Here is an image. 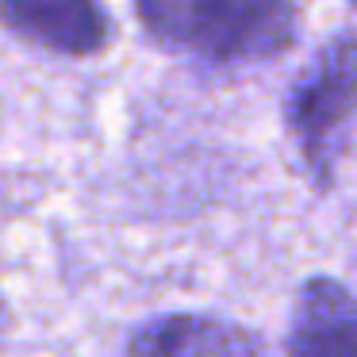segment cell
Listing matches in <instances>:
<instances>
[{
  "instance_id": "cell-1",
  "label": "cell",
  "mask_w": 357,
  "mask_h": 357,
  "mask_svg": "<svg viewBox=\"0 0 357 357\" xmlns=\"http://www.w3.org/2000/svg\"><path fill=\"white\" fill-rule=\"evenodd\" d=\"M142 27L162 47L211 66L269 62L296 43V0H135Z\"/></svg>"
},
{
  "instance_id": "cell-2",
  "label": "cell",
  "mask_w": 357,
  "mask_h": 357,
  "mask_svg": "<svg viewBox=\"0 0 357 357\" xmlns=\"http://www.w3.org/2000/svg\"><path fill=\"white\" fill-rule=\"evenodd\" d=\"M357 119V31L323 43L284 100V123L319 188H331L334 165Z\"/></svg>"
},
{
  "instance_id": "cell-3",
  "label": "cell",
  "mask_w": 357,
  "mask_h": 357,
  "mask_svg": "<svg viewBox=\"0 0 357 357\" xmlns=\"http://www.w3.org/2000/svg\"><path fill=\"white\" fill-rule=\"evenodd\" d=\"M0 24L35 47L73 58L100 54L112 39L100 0H0Z\"/></svg>"
},
{
  "instance_id": "cell-4",
  "label": "cell",
  "mask_w": 357,
  "mask_h": 357,
  "mask_svg": "<svg viewBox=\"0 0 357 357\" xmlns=\"http://www.w3.org/2000/svg\"><path fill=\"white\" fill-rule=\"evenodd\" d=\"M123 357H269L246 326L215 315H158L131 334Z\"/></svg>"
},
{
  "instance_id": "cell-5",
  "label": "cell",
  "mask_w": 357,
  "mask_h": 357,
  "mask_svg": "<svg viewBox=\"0 0 357 357\" xmlns=\"http://www.w3.org/2000/svg\"><path fill=\"white\" fill-rule=\"evenodd\" d=\"M288 357H357V296L342 280L311 277L300 288Z\"/></svg>"
},
{
  "instance_id": "cell-6",
  "label": "cell",
  "mask_w": 357,
  "mask_h": 357,
  "mask_svg": "<svg viewBox=\"0 0 357 357\" xmlns=\"http://www.w3.org/2000/svg\"><path fill=\"white\" fill-rule=\"evenodd\" d=\"M349 4H354V8H357V0H349Z\"/></svg>"
}]
</instances>
